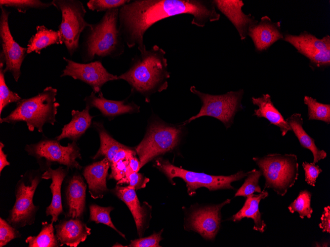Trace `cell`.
I'll list each match as a JSON object with an SVG mask.
<instances>
[{
    "label": "cell",
    "mask_w": 330,
    "mask_h": 247,
    "mask_svg": "<svg viewBox=\"0 0 330 247\" xmlns=\"http://www.w3.org/2000/svg\"><path fill=\"white\" fill-rule=\"evenodd\" d=\"M281 24V21L273 22L265 15L249 27L248 35L252 39L256 51L266 50L278 40L283 39Z\"/></svg>",
    "instance_id": "16"
},
{
    "label": "cell",
    "mask_w": 330,
    "mask_h": 247,
    "mask_svg": "<svg viewBox=\"0 0 330 247\" xmlns=\"http://www.w3.org/2000/svg\"><path fill=\"white\" fill-rule=\"evenodd\" d=\"M129 0H90L86 5L91 11L105 12L114 8H120L128 3Z\"/></svg>",
    "instance_id": "37"
},
{
    "label": "cell",
    "mask_w": 330,
    "mask_h": 247,
    "mask_svg": "<svg viewBox=\"0 0 330 247\" xmlns=\"http://www.w3.org/2000/svg\"><path fill=\"white\" fill-rule=\"evenodd\" d=\"M114 209L111 206L104 207L95 204L91 205L89 206L90 215L89 221H94L96 223H103L106 225L113 229L124 238L125 239V235L116 228L111 220L110 213Z\"/></svg>",
    "instance_id": "34"
},
{
    "label": "cell",
    "mask_w": 330,
    "mask_h": 247,
    "mask_svg": "<svg viewBox=\"0 0 330 247\" xmlns=\"http://www.w3.org/2000/svg\"><path fill=\"white\" fill-rule=\"evenodd\" d=\"M67 62L61 76H69L81 80L89 85L95 94L100 92L104 84L110 81L118 80V76L109 73L99 61L82 64L65 57Z\"/></svg>",
    "instance_id": "14"
},
{
    "label": "cell",
    "mask_w": 330,
    "mask_h": 247,
    "mask_svg": "<svg viewBox=\"0 0 330 247\" xmlns=\"http://www.w3.org/2000/svg\"><path fill=\"white\" fill-rule=\"evenodd\" d=\"M252 159L265 179L264 189H272L284 196L298 179V163L295 154L270 153Z\"/></svg>",
    "instance_id": "5"
},
{
    "label": "cell",
    "mask_w": 330,
    "mask_h": 247,
    "mask_svg": "<svg viewBox=\"0 0 330 247\" xmlns=\"http://www.w3.org/2000/svg\"><path fill=\"white\" fill-rule=\"evenodd\" d=\"M321 222L319 226L323 232L330 233V207L329 206L324 208L321 218Z\"/></svg>",
    "instance_id": "43"
},
{
    "label": "cell",
    "mask_w": 330,
    "mask_h": 247,
    "mask_svg": "<svg viewBox=\"0 0 330 247\" xmlns=\"http://www.w3.org/2000/svg\"><path fill=\"white\" fill-rule=\"evenodd\" d=\"M20 234L15 227L0 217V247L7 245L12 240L19 237Z\"/></svg>",
    "instance_id": "38"
},
{
    "label": "cell",
    "mask_w": 330,
    "mask_h": 247,
    "mask_svg": "<svg viewBox=\"0 0 330 247\" xmlns=\"http://www.w3.org/2000/svg\"><path fill=\"white\" fill-rule=\"evenodd\" d=\"M93 126L99 134L100 146L92 158L96 159L100 157L104 156L110 161L111 164L115 155L120 149L127 148L128 147L113 139L106 131L102 123L94 122Z\"/></svg>",
    "instance_id": "29"
},
{
    "label": "cell",
    "mask_w": 330,
    "mask_h": 247,
    "mask_svg": "<svg viewBox=\"0 0 330 247\" xmlns=\"http://www.w3.org/2000/svg\"><path fill=\"white\" fill-rule=\"evenodd\" d=\"M128 164V159L121 160L114 164H111V173L109 178L118 180L117 184L127 183L125 173Z\"/></svg>",
    "instance_id": "39"
},
{
    "label": "cell",
    "mask_w": 330,
    "mask_h": 247,
    "mask_svg": "<svg viewBox=\"0 0 330 247\" xmlns=\"http://www.w3.org/2000/svg\"><path fill=\"white\" fill-rule=\"evenodd\" d=\"M68 170V168H63L61 166L55 170L49 167L41 175L42 178L51 179L52 180L49 187L52 195V200L50 204L46 208L45 212L46 216H51L52 222L57 221L59 215L63 213L61 188Z\"/></svg>",
    "instance_id": "23"
},
{
    "label": "cell",
    "mask_w": 330,
    "mask_h": 247,
    "mask_svg": "<svg viewBox=\"0 0 330 247\" xmlns=\"http://www.w3.org/2000/svg\"><path fill=\"white\" fill-rule=\"evenodd\" d=\"M25 150L39 163H44L43 166H47V169L54 164L63 165L69 169L82 168L76 160L77 158L81 159L82 157L76 141L64 146L56 139H43L36 143L26 145Z\"/></svg>",
    "instance_id": "10"
},
{
    "label": "cell",
    "mask_w": 330,
    "mask_h": 247,
    "mask_svg": "<svg viewBox=\"0 0 330 247\" xmlns=\"http://www.w3.org/2000/svg\"><path fill=\"white\" fill-rule=\"evenodd\" d=\"M60 246L77 247L90 234L91 229L80 218H68L55 226Z\"/></svg>",
    "instance_id": "19"
},
{
    "label": "cell",
    "mask_w": 330,
    "mask_h": 247,
    "mask_svg": "<svg viewBox=\"0 0 330 247\" xmlns=\"http://www.w3.org/2000/svg\"><path fill=\"white\" fill-rule=\"evenodd\" d=\"M230 202V199H227L218 205L194 210L186 218L184 227L196 231L205 239L214 240L220 226L221 210Z\"/></svg>",
    "instance_id": "15"
},
{
    "label": "cell",
    "mask_w": 330,
    "mask_h": 247,
    "mask_svg": "<svg viewBox=\"0 0 330 247\" xmlns=\"http://www.w3.org/2000/svg\"><path fill=\"white\" fill-rule=\"evenodd\" d=\"M283 40L292 45L297 52L309 61L312 69H324L330 65V36L326 35L321 39L306 31L299 35L286 33Z\"/></svg>",
    "instance_id": "12"
},
{
    "label": "cell",
    "mask_w": 330,
    "mask_h": 247,
    "mask_svg": "<svg viewBox=\"0 0 330 247\" xmlns=\"http://www.w3.org/2000/svg\"><path fill=\"white\" fill-rule=\"evenodd\" d=\"M0 57V113L1 114L5 106L9 104L18 102L21 100L19 95L11 91L6 84L4 79V72L3 67L5 64L3 56Z\"/></svg>",
    "instance_id": "33"
},
{
    "label": "cell",
    "mask_w": 330,
    "mask_h": 247,
    "mask_svg": "<svg viewBox=\"0 0 330 247\" xmlns=\"http://www.w3.org/2000/svg\"><path fill=\"white\" fill-rule=\"evenodd\" d=\"M112 191L128 207L134 219L138 236L141 237L147 227V221L149 211H151V206L146 203L141 206L135 190L128 186H116Z\"/></svg>",
    "instance_id": "18"
},
{
    "label": "cell",
    "mask_w": 330,
    "mask_h": 247,
    "mask_svg": "<svg viewBox=\"0 0 330 247\" xmlns=\"http://www.w3.org/2000/svg\"><path fill=\"white\" fill-rule=\"evenodd\" d=\"M251 102L254 105L258 106L257 109L254 110L253 115L258 118H265L271 124L278 126L282 136H285L289 131H291L284 117L274 106L269 94H263L258 98L252 97Z\"/></svg>",
    "instance_id": "24"
},
{
    "label": "cell",
    "mask_w": 330,
    "mask_h": 247,
    "mask_svg": "<svg viewBox=\"0 0 330 247\" xmlns=\"http://www.w3.org/2000/svg\"><path fill=\"white\" fill-rule=\"evenodd\" d=\"M186 14L192 15V24L199 27L220 17L212 0H134L119 8V29L127 46L131 48L136 45L140 53L146 49L144 35L152 25Z\"/></svg>",
    "instance_id": "1"
},
{
    "label": "cell",
    "mask_w": 330,
    "mask_h": 247,
    "mask_svg": "<svg viewBox=\"0 0 330 247\" xmlns=\"http://www.w3.org/2000/svg\"><path fill=\"white\" fill-rule=\"evenodd\" d=\"M106 158L85 167L82 174L87 183L89 192L94 199L102 198L109 191L106 185V177L110 166Z\"/></svg>",
    "instance_id": "22"
},
{
    "label": "cell",
    "mask_w": 330,
    "mask_h": 247,
    "mask_svg": "<svg viewBox=\"0 0 330 247\" xmlns=\"http://www.w3.org/2000/svg\"><path fill=\"white\" fill-rule=\"evenodd\" d=\"M285 120L297 138L300 145L311 151L314 163L327 157V152L324 150L320 149L316 145L315 140L304 130L303 127V120L300 113H293Z\"/></svg>",
    "instance_id": "27"
},
{
    "label": "cell",
    "mask_w": 330,
    "mask_h": 247,
    "mask_svg": "<svg viewBox=\"0 0 330 247\" xmlns=\"http://www.w3.org/2000/svg\"><path fill=\"white\" fill-rule=\"evenodd\" d=\"M125 178L127 183H129L128 186L135 190L145 187L150 180L141 174L133 172L129 164L125 173Z\"/></svg>",
    "instance_id": "40"
},
{
    "label": "cell",
    "mask_w": 330,
    "mask_h": 247,
    "mask_svg": "<svg viewBox=\"0 0 330 247\" xmlns=\"http://www.w3.org/2000/svg\"><path fill=\"white\" fill-rule=\"evenodd\" d=\"M84 101L86 105L90 108H97L104 116L109 118L125 113L138 112L140 109V106L133 102L108 100L104 97L101 92L96 96L92 91L89 96L85 97Z\"/></svg>",
    "instance_id": "20"
},
{
    "label": "cell",
    "mask_w": 330,
    "mask_h": 247,
    "mask_svg": "<svg viewBox=\"0 0 330 247\" xmlns=\"http://www.w3.org/2000/svg\"><path fill=\"white\" fill-rule=\"evenodd\" d=\"M302 167L305 173V179L309 185L315 186L316 179L319 174L322 172L320 167L314 162H303Z\"/></svg>",
    "instance_id": "42"
},
{
    "label": "cell",
    "mask_w": 330,
    "mask_h": 247,
    "mask_svg": "<svg viewBox=\"0 0 330 247\" xmlns=\"http://www.w3.org/2000/svg\"><path fill=\"white\" fill-rule=\"evenodd\" d=\"M0 38L2 47L0 54L5 60L4 73L9 71L17 82L21 75V67L27 54V48L21 47L13 38L8 24L10 12L4 7L0 6Z\"/></svg>",
    "instance_id": "13"
},
{
    "label": "cell",
    "mask_w": 330,
    "mask_h": 247,
    "mask_svg": "<svg viewBox=\"0 0 330 247\" xmlns=\"http://www.w3.org/2000/svg\"><path fill=\"white\" fill-rule=\"evenodd\" d=\"M52 3L61 12L58 31L69 54L72 56L79 48L81 33L91 25L84 19L86 11L80 0H54Z\"/></svg>",
    "instance_id": "9"
},
{
    "label": "cell",
    "mask_w": 330,
    "mask_h": 247,
    "mask_svg": "<svg viewBox=\"0 0 330 247\" xmlns=\"http://www.w3.org/2000/svg\"><path fill=\"white\" fill-rule=\"evenodd\" d=\"M90 108L89 106L86 105L82 111L72 110L71 121L63 126L61 133L55 139L59 141L64 138H68L76 141L91 125L94 116L90 115Z\"/></svg>",
    "instance_id": "26"
},
{
    "label": "cell",
    "mask_w": 330,
    "mask_h": 247,
    "mask_svg": "<svg viewBox=\"0 0 330 247\" xmlns=\"http://www.w3.org/2000/svg\"><path fill=\"white\" fill-rule=\"evenodd\" d=\"M119 14V8L108 10L98 23L88 27L83 43L84 61L96 56L115 58L124 53L125 42L118 25Z\"/></svg>",
    "instance_id": "3"
},
{
    "label": "cell",
    "mask_w": 330,
    "mask_h": 247,
    "mask_svg": "<svg viewBox=\"0 0 330 247\" xmlns=\"http://www.w3.org/2000/svg\"><path fill=\"white\" fill-rule=\"evenodd\" d=\"M268 196L267 191L263 190L258 194H252L246 198L242 209L228 220L234 222L240 221L244 218H250L253 220V229L263 233L266 227L264 221L261 218V213L259 210L260 201Z\"/></svg>",
    "instance_id": "25"
},
{
    "label": "cell",
    "mask_w": 330,
    "mask_h": 247,
    "mask_svg": "<svg viewBox=\"0 0 330 247\" xmlns=\"http://www.w3.org/2000/svg\"><path fill=\"white\" fill-rule=\"evenodd\" d=\"M37 33L29 39L27 48V54L35 52L40 54L41 50L54 44L63 43L58 30L48 29L43 25L38 26Z\"/></svg>",
    "instance_id": "28"
},
{
    "label": "cell",
    "mask_w": 330,
    "mask_h": 247,
    "mask_svg": "<svg viewBox=\"0 0 330 247\" xmlns=\"http://www.w3.org/2000/svg\"><path fill=\"white\" fill-rule=\"evenodd\" d=\"M190 90L200 99L202 105L198 114L182 123L185 125L197 118L207 116L219 120L228 129L233 124L236 114L243 108L241 103L244 94L243 89L222 95L204 93L194 86H192Z\"/></svg>",
    "instance_id": "8"
},
{
    "label": "cell",
    "mask_w": 330,
    "mask_h": 247,
    "mask_svg": "<svg viewBox=\"0 0 330 247\" xmlns=\"http://www.w3.org/2000/svg\"><path fill=\"white\" fill-rule=\"evenodd\" d=\"M4 145L1 142L0 143V172L1 173L4 168L10 165V163L7 160V154H4L3 148Z\"/></svg>",
    "instance_id": "45"
},
{
    "label": "cell",
    "mask_w": 330,
    "mask_h": 247,
    "mask_svg": "<svg viewBox=\"0 0 330 247\" xmlns=\"http://www.w3.org/2000/svg\"><path fill=\"white\" fill-rule=\"evenodd\" d=\"M312 194L308 190L301 191L297 197L288 207L290 212H297L299 217L303 219L305 216L310 218L313 213L311 206Z\"/></svg>",
    "instance_id": "32"
},
{
    "label": "cell",
    "mask_w": 330,
    "mask_h": 247,
    "mask_svg": "<svg viewBox=\"0 0 330 247\" xmlns=\"http://www.w3.org/2000/svg\"><path fill=\"white\" fill-rule=\"evenodd\" d=\"M53 5L51 2H43L39 0H0V6L15 8L19 12L25 13L32 8L43 9Z\"/></svg>",
    "instance_id": "36"
},
{
    "label": "cell",
    "mask_w": 330,
    "mask_h": 247,
    "mask_svg": "<svg viewBox=\"0 0 330 247\" xmlns=\"http://www.w3.org/2000/svg\"><path fill=\"white\" fill-rule=\"evenodd\" d=\"M41 176L24 175L17 183L15 194L16 200L7 219L8 222L18 228L33 224L38 207L35 206L33 198Z\"/></svg>",
    "instance_id": "11"
},
{
    "label": "cell",
    "mask_w": 330,
    "mask_h": 247,
    "mask_svg": "<svg viewBox=\"0 0 330 247\" xmlns=\"http://www.w3.org/2000/svg\"><path fill=\"white\" fill-rule=\"evenodd\" d=\"M132 155H136V152L130 148L121 149L116 154L111 164H114L121 160L128 159Z\"/></svg>",
    "instance_id": "44"
},
{
    "label": "cell",
    "mask_w": 330,
    "mask_h": 247,
    "mask_svg": "<svg viewBox=\"0 0 330 247\" xmlns=\"http://www.w3.org/2000/svg\"><path fill=\"white\" fill-rule=\"evenodd\" d=\"M57 94L56 88L48 86L35 96L21 99L9 115L0 118V123L14 124L24 121L30 131L36 128L42 133L45 124L54 125L56 121V115L60 106L56 102Z\"/></svg>",
    "instance_id": "4"
},
{
    "label": "cell",
    "mask_w": 330,
    "mask_h": 247,
    "mask_svg": "<svg viewBox=\"0 0 330 247\" xmlns=\"http://www.w3.org/2000/svg\"><path fill=\"white\" fill-rule=\"evenodd\" d=\"M304 103L307 106L308 119L319 120L330 123V105L318 102L316 99L305 96Z\"/></svg>",
    "instance_id": "31"
},
{
    "label": "cell",
    "mask_w": 330,
    "mask_h": 247,
    "mask_svg": "<svg viewBox=\"0 0 330 247\" xmlns=\"http://www.w3.org/2000/svg\"><path fill=\"white\" fill-rule=\"evenodd\" d=\"M154 166L163 173L172 184H174L173 178L177 177L182 178L186 183L187 192L190 196L196 194V190L202 187L207 188L209 191L234 189L231 183L242 179L247 175L243 171L226 176L194 172L176 167L168 160L160 157L155 160Z\"/></svg>",
    "instance_id": "7"
},
{
    "label": "cell",
    "mask_w": 330,
    "mask_h": 247,
    "mask_svg": "<svg viewBox=\"0 0 330 247\" xmlns=\"http://www.w3.org/2000/svg\"><path fill=\"white\" fill-rule=\"evenodd\" d=\"M86 185L80 175H74L66 189L68 218H81L85 210Z\"/></svg>",
    "instance_id": "21"
},
{
    "label": "cell",
    "mask_w": 330,
    "mask_h": 247,
    "mask_svg": "<svg viewBox=\"0 0 330 247\" xmlns=\"http://www.w3.org/2000/svg\"><path fill=\"white\" fill-rule=\"evenodd\" d=\"M52 222L42 223V228L36 236H29L26 239V243L29 247H57L60 246L56 235H54Z\"/></svg>",
    "instance_id": "30"
},
{
    "label": "cell",
    "mask_w": 330,
    "mask_h": 247,
    "mask_svg": "<svg viewBox=\"0 0 330 247\" xmlns=\"http://www.w3.org/2000/svg\"><path fill=\"white\" fill-rule=\"evenodd\" d=\"M246 178L241 187L237 190L235 197L243 196L247 197L254 192L260 193L261 189L259 185V179L262 176L260 170L253 169L247 172Z\"/></svg>",
    "instance_id": "35"
},
{
    "label": "cell",
    "mask_w": 330,
    "mask_h": 247,
    "mask_svg": "<svg viewBox=\"0 0 330 247\" xmlns=\"http://www.w3.org/2000/svg\"><path fill=\"white\" fill-rule=\"evenodd\" d=\"M129 165L132 171L138 173L140 168V162L135 156V155H131L128 159Z\"/></svg>",
    "instance_id": "46"
},
{
    "label": "cell",
    "mask_w": 330,
    "mask_h": 247,
    "mask_svg": "<svg viewBox=\"0 0 330 247\" xmlns=\"http://www.w3.org/2000/svg\"><path fill=\"white\" fill-rule=\"evenodd\" d=\"M165 51L157 45L134 56L127 71L118 76L131 86L132 91L142 95L145 101L156 92H161L168 87L170 72L167 70Z\"/></svg>",
    "instance_id": "2"
},
{
    "label": "cell",
    "mask_w": 330,
    "mask_h": 247,
    "mask_svg": "<svg viewBox=\"0 0 330 247\" xmlns=\"http://www.w3.org/2000/svg\"><path fill=\"white\" fill-rule=\"evenodd\" d=\"M215 8L221 11L232 23L237 30L242 40L248 36L250 27L256 23L251 14H245L242 11L244 3L242 0H213Z\"/></svg>",
    "instance_id": "17"
},
{
    "label": "cell",
    "mask_w": 330,
    "mask_h": 247,
    "mask_svg": "<svg viewBox=\"0 0 330 247\" xmlns=\"http://www.w3.org/2000/svg\"><path fill=\"white\" fill-rule=\"evenodd\" d=\"M149 124L146 134L135 150L140 162V168L157 156L172 151L179 144L184 126L172 125L159 119Z\"/></svg>",
    "instance_id": "6"
},
{
    "label": "cell",
    "mask_w": 330,
    "mask_h": 247,
    "mask_svg": "<svg viewBox=\"0 0 330 247\" xmlns=\"http://www.w3.org/2000/svg\"><path fill=\"white\" fill-rule=\"evenodd\" d=\"M162 230L158 233H154L150 236L131 240L128 247H160V242L162 240Z\"/></svg>",
    "instance_id": "41"
}]
</instances>
